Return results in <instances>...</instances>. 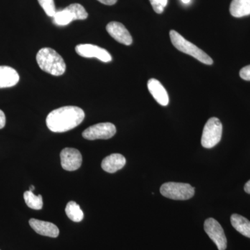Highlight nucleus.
I'll return each mask as SVG.
<instances>
[{"mask_svg":"<svg viewBox=\"0 0 250 250\" xmlns=\"http://www.w3.org/2000/svg\"><path fill=\"white\" fill-rule=\"evenodd\" d=\"M170 37L172 45L180 52L188 54L196 59L199 62L207 64V65H212L213 63V59L210 58L208 54H206L204 51L197 47L196 45L184 39L183 36L177 31L171 30Z\"/></svg>","mask_w":250,"mask_h":250,"instance_id":"7ed1b4c3","label":"nucleus"},{"mask_svg":"<svg viewBox=\"0 0 250 250\" xmlns=\"http://www.w3.org/2000/svg\"><path fill=\"white\" fill-rule=\"evenodd\" d=\"M29 225L36 233L42 236L51 238H57L59 236V228L53 223L32 218L29 220Z\"/></svg>","mask_w":250,"mask_h":250,"instance_id":"9b49d317","label":"nucleus"},{"mask_svg":"<svg viewBox=\"0 0 250 250\" xmlns=\"http://www.w3.org/2000/svg\"><path fill=\"white\" fill-rule=\"evenodd\" d=\"M106 31L112 38L120 43L130 45L133 42L129 31L121 22H111L106 25Z\"/></svg>","mask_w":250,"mask_h":250,"instance_id":"9d476101","label":"nucleus"},{"mask_svg":"<svg viewBox=\"0 0 250 250\" xmlns=\"http://www.w3.org/2000/svg\"><path fill=\"white\" fill-rule=\"evenodd\" d=\"M62 168L67 171H75L80 168L82 164V156L75 148H65L60 154Z\"/></svg>","mask_w":250,"mask_h":250,"instance_id":"1a4fd4ad","label":"nucleus"},{"mask_svg":"<svg viewBox=\"0 0 250 250\" xmlns=\"http://www.w3.org/2000/svg\"><path fill=\"white\" fill-rule=\"evenodd\" d=\"M24 199L26 205L32 209L41 210L43 207L42 197L41 195L37 196V195H34L33 192L28 190L24 193Z\"/></svg>","mask_w":250,"mask_h":250,"instance_id":"6ab92c4d","label":"nucleus"},{"mask_svg":"<svg viewBox=\"0 0 250 250\" xmlns=\"http://www.w3.org/2000/svg\"><path fill=\"white\" fill-rule=\"evenodd\" d=\"M36 62L41 70L54 76H61L66 70V64L62 56L49 47L39 51L36 55Z\"/></svg>","mask_w":250,"mask_h":250,"instance_id":"f03ea898","label":"nucleus"},{"mask_svg":"<svg viewBox=\"0 0 250 250\" xmlns=\"http://www.w3.org/2000/svg\"><path fill=\"white\" fill-rule=\"evenodd\" d=\"M204 228L219 250H226L228 246L226 236L221 225L216 220L212 218L207 219L205 220Z\"/></svg>","mask_w":250,"mask_h":250,"instance_id":"0eeeda50","label":"nucleus"},{"mask_svg":"<svg viewBox=\"0 0 250 250\" xmlns=\"http://www.w3.org/2000/svg\"><path fill=\"white\" fill-rule=\"evenodd\" d=\"M65 213L72 221L80 223L83 219V212L75 202H68L65 207Z\"/></svg>","mask_w":250,"mask_h":250,"instance_id":"f3484780","label":"nucleus"},{"mask_svg":"<svg viewBox=\"0 0 250 250\" xmlns=\"http://www.w3.org/2000/svg\"><path fill=\"white\" fill-rule=\"evenodd\" d=\"M223 125L217 118H211L206 123L202 136V146L207 149L215 147L221 140Z\"/></svg>","mask_w":250,"mask_h":250,"instance_id":"39448f33","label":"nucleus"},{"mask_svg":"<svg viewBox=\"0 0 250 250\" xmlns=\"http://www.w3.org/2000/svg\"><path fill=\"white\" fill-rule=\"evenodd\" d=\"M182 1L184 3V4H188L190 2V0H182Z\"/></svg>","mask_w":250,"mask_h":250,"instance_id":"bb28decb","label":"nucleus"},{"mask_svg":"<svg viewBox=\"0 0 250 250\" xmlns=\"http://www.w3.org/2000/svg\"><path fill=\"white\" fill-rule=\"evenodd\" d=\"M6 125V116L4 112L0 110V129H3Z\"/></svg>","mask_w":250,"mask_h":250,"instance_id":"b1692460","label":"nucleus"},{"mask_svg":"<svg viewBox=\"0 0 250 250\" xmlns=\"http://www.w3.org/2000/svg\"><path fill=\"white\" fill-rule=\"evenodd\" d=\"M67 9L71 13L74 21L85 20L88 18V14L84 7L80 4H72L67 6Z\"/></svg>","mask_w":250,"mask_h":250,"instance_id":"aec40b11","label":"nucleus"},{"mask_svg":"<svg viewBox=\"0 0 250 250\" xmlns=\"http://www.w3.org/2000/svg\"><path fill=\"white\" fill-rule=\"evenodd\" d=\"M126 164L125 156L120 154H112L106 156L102 162V167L108 173H115L121 170Z\"/></svg>","mask_w":250,"mask_h":250,"instance_id":"ddd939ff","label":"nucleus"},{"mask_svg":"<svg viewBox=\"0 0 250 250\" xmlns=\"http://www.w3.org/2000/svg\"><path fill=\"white\" fill-rule=\"evenodd\" d=\"M34 189H35L34 186L31 185L30 188H29V191L33 192L34 191Z\"/></svg>","mask_w":250,"mask_h":250,"instance_id":"cd10ccee","label":"nucleus"},{"mask_svg":"<svg viewBox=\"0 0 250 250\" xmlns=\"http://www.w3.org/2000/svg\"><path fill=\"white\" fill-rule=\"evenodd\" d=\"M244 190L247 193L250 194V180L248 181L246 185H245Z\"/></svg>","mask_w":250,"mask_h":250,"instance_id":"a878e982","label":"nucleus"},{"mask_svg":"<svg viewBox=\"0 0 250 250\" xmlns=\"http://www.w3.org/2000/svg\"><path fill=\"white\" fill-rule=\"evenodd\" d=\"M75 51L81 57L84 58H96L101 62H111V54L106 49L91 44H80L76 46Z\"/></svg>","mask_w":250,"mask_h":250,"instance_id":"6e6552de","label":"nucleus"},{"mask_svg":"<svg viewBox=\"0 0 250 250\" xmlns=\"http://www.w3.org/2000/svg\"><path fill=\"white\" fill-rule=\"evenodd\" d=\"M74 21L72 15L67 8L57 11L53 16V22L57 26H66Z\"/></svg>","mask_w":250,"mask_h":250,"instance_id":"a211bd4d","label":"nucleus"},{"mask_svg":"<svg viewBox=\"0 0 250 250\" xmlns=\"http://www.w3.org/2000/svg\"><path fill=\"white\" fill-rule=\"evenodd\" d=\"M147 88L153 98L159 104L164 106L168 104V94L159 81L156 79H150L147 82Z\"/></svg>","mask_w":250,"mask_h":250,"instance_id":"f8f14e48","label":"nucleus"},{"mask_svg":"<svg viewBox=\"0 0 250 250\" xmlns=\"http://www.w3.org/2000/svg\"><path fill=\"white\" fill-rule=\"evenodd\" d=\"M230 13L235 18H242L250 15V0H232Z\"/></svg>","mask_w":250,"mask_h":250,"instance_id":"2eb2a0df","label":"nucleus"},{"mask_svg":"<svg viewBox=\"0 0 250 250\" xmlns=\"http://www.w3.org/2000/svg\"><path fill=\"white\" fill-rule=\"evenodd\" d=\"M116 133V127L111 123H103L94 125L87 128L82 133V136L89 141L107 140L113 137Z\"/></svg>","mask_w":250,"mask_h":250,"instance_id":"423d86ee","label":"nucleus"},{"mask_svg":"<svg viewBox=\"0 0 250 250\" xmlns=\"http://www.w3.org/2000/svg\"><path fill=\"white\" fill-rule=\"evenodd\" d=\"M98 1L101 2L102 4L111 6V5H114L116 4L118 0H98Z\"/></svg>","mask_w":250,"mask_h":250,"instance_id":"393cba45","label":"nucleus"},{"mask_svg":"<svg viewBox=\"0 0 250 250\" xmlns=\"http://www.w3.org/2000/svg\"><path fill=\"white\" fill-rule=\"evenodd\" d=\"M84 118V111L82 108L74 106H63L49 113L46 118V124L50 131L62 133L76 127Z\"/></svg>","mask_w":250,"mask_h":250,"instance_id":"f257e3e1","label":"nucleus"},{"mask_svg":"<svg viewBox=\"0 0 250 250\" xmlns=\"http://www.w3.org/2000/svg\"><path fill=\"white\" fill-rule=\"evenodd\" d=\"M240 76L243 80L250 81V65L243 67L240 71Z\"/></svg>","mask_w":250,"mask_h":250,"instance_id":"5701e85b","label":"nucleus"},{"mask_svg":"<svg viewBox=\"0 0 250 250\" xmlns=\"http://www.w3.org/2000/svg\"><path fill=\"white\" fill-rule=\"evenodd\" d=\"M160 192L163 196L174 200H187L195 195V188L190 184L167 182L161 187Z\"/></svg>","mask_w":250,"mask_h":250,"instance_id":"20e7f679","label":"nucleus"},{"mask_svg":"<svg viewBox=\"0 0 250 250\" xmlns=\"http://www.w3.org/2000/svg\"><path fill=\"white\" fill-rule=\"evenodd\" d=\"M233 228L243 236L250 238V221L241 215L233 214L231 216Z\"/></svg>","mask_w":250,"mask_h":250,"instance_id":"dca6fc26","label":"nucleus"},{"mask_svg":"<svg viewBox=\"0 0 250 250\" xmlns=\"http://www.w3.org/2000/svg\"><path fill=\"white\" fill-rule=\"evenodd\" d=\"M149 1L153 9L158 14H162L167 4V0H149Z\"/></svg>","mask_w":250,"mask_h":250,"instance_id":"4be33fe9","label":"nucleus"},{"mask_svg":"<svg viewBox=\"0 0 250 250\" xmlns=\"http://www.w3.org/2000/svg\"><path fill=\"white\" fill-rule=\"evenodd\" d=\"M38 1L45 14L49 17L53 18L54 14L57 12L54 0H38Z\"/></svg>","mask_w":250,"mask_h":250,"instance_id":"412c9836","label":"nucleus"},{"mask_svg":"<svg viewBox=\"0 0 250 250\" xmlns=\"http://www.w3.org/2000/svg\"><path fill=\"white\" fill-rule=\"evenodd\" d=\"M19 80V75L13 67L0 66V88L14 86Z\"/></svg>","mask_w":250,"mask_h":250,"instance_id":"4468645a","label":"nucleus"}]
</instances>
